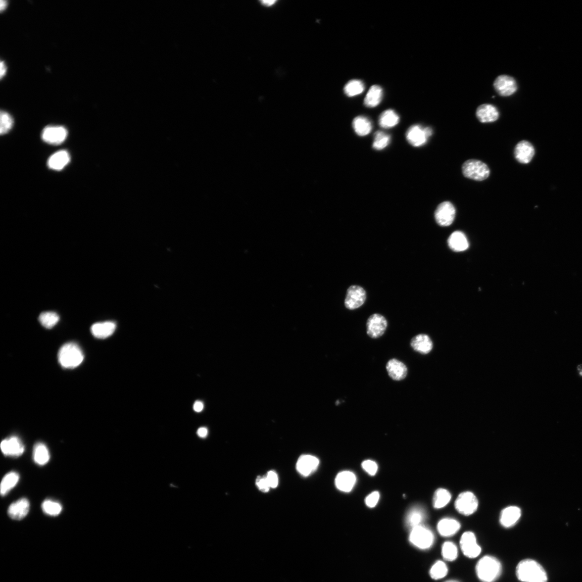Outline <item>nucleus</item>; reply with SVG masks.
Masks as SVG:
<instances>
[{
	"mask_svg": "<svg viewBox=\"0 0 582 582\" xmlns=\"http://www.w3.org/2000/svg\"><path fill=\"white\" fill-rule=\"evenodd\" d=\"M519 580L523 582H547L546 572L536 561L526 559L521 561L516 568Z\"/></svg>",
	"mask_w": 582,
	"mask_h": 582,
	"instance_id": "1",
	"label": "nucleus"
},
{
	"mask_svg": "<svg viewBox=\"0 0 582 582\" xmlns=\"http://www.w3.org/2000/svg\"><path fill=\"white\" fill-rule=\"evenodd\" d=\"M20 476L15 472H11L3 478L1 484V494L5 496L13 489L19 482Z\"/></svg>",
	"mask_w": 582,
	"mask_h": 582,
	"instance_id": "32",
	"label": "nucleus"
},
{
	"mask_svg": "<svg viewBox=\"0 0 582 582\" xmlns=\"http://www.w3.org/2000/svg\"><path fill=\"white\" fill-rule=\"evenodd\" d=\"M256 485L259 490L262 491L263 492H268L270 487L269 486L268 481H267L266 477H260L257 479Z\"/></svg>",
	"mask_w": 582,
	"mask_h": 582,
	"instance_id": "43",
	"label": "nucleus"
},
{
	"mask_svg": "<svg viewBox=\"0 0 582 582\" xmlns=\"http://www.w3.org/2000/svg\"><path fill=\"white\" fill-rule=\"evenodd\" d=\"M42 508L46 514L52 517L57 516L62 511V506L59 503L50 500H45Z\"/></svg>",
	"mask_w": 582,
	"mask_h": 582,
	"instance_id": "39",
	"label": "nucleus"
},
{
	"mask_svg": "<svg viewBox=\"0 0 582 582\" xmlns=\"http://www.w3.org/2000/svg\"><path fill=\"white\" fill-rule=\"evenodd\" d=\"M50 453L47 447L42 442L36 444L33 450V459L35 463L39 465H45L50 459Z\"/></svg>",
	"mask_w": 582,
	"mask_h": 582,
	"instance_id": "29",
	"label": "nucleus"
},
{
	"mask_svg": "<svg viewBox=\"0 0 582 582\" xmlns=\"http://www.w3.org/2000/svg\"><path fill=\"white\" fill-rule=\"evenodd\" d=\"M391 138L389 135L382 131L375 133L373 147L377 150H381L387 147L389 144Z\"/></svg>",
	"mask_w": 582,
	"mask_h": 582,
	"instance_id": "38",
	"label": "nucleus"
},
{
	"mask_svg": "<svg viewBox=\"0 0 582 582\" xmlns=\"http://www.w3.org/2000/svg\"><path fill=\"white\" fill-rule=\"evenodd\" d=\"M462 171L465 177L478 181L486 180L490 174L488 167L482 161L475 159L465 162Z\"/></svg>",
	"mask_w": 582,
	"mask_h": 582,
	"instance_id": "4",
	"label": "nucleus"
},
{
	"mask_svg": "<svg viewBox=\"0 0 582 582\" xmlns=\"http://www.w3.org/2000/svg\"><path fill=\"white\" fill-rule=\"evenodd\" d=\"M7 1H3V0H1V1H0V9H1V11H2L4 10L5 8L7 7Z\"/></svg>",
	"mask_w": 582,
	"mask_h": 582,
	"instance_id": "49",
	"label": "nucleus"
},
{
	"mask_svg": "<svg viewBox=\"0 0 582 582\" xmlns=\"http://www.w3.org/2000/svg\"><path fill=\"white\" fill-rule=\"evenodd\" d=\"M447 573L448 568L446 564L441 561L436 562L430 571V577L435 580L445 578Z\"/></svg>",
	"mask_w": 582,
	"mask_h": 582,
	"instance_id": "37",
	"label": "nucleus"
},
{
	"mask_svg": "<svg viewBox=\"0 0 582 582\" xmlns=\"http://www.w3.org/2000/svg\"><path fill=\"white\" fill-rule=\"evenodd\" d=\"M39 320L41 325L46 329H52L58 323L59 317L55 312H45L40 314Z\"/></svg>",
	"mask_w": 582,
	"mask_h": 582,
	"instance_id": "35",
	"label": "nucleus"
},
{
	"mask_svg": "<svg viewBox=\"0 0 582 582\" xmlns=\"http://www.w3.org/2000/svg\"><path fill=\"white\" fill-rule=\"evenodd\" d=\"M1 127H0V133L1 135H5L8 133L12 128L13 125V119L10 116V114L7 112L1 111Z\"/></svg>",
	"mask_w": 582,
	"mask_h": 582,
	"instance_id": "40",
	"label": "nucleus"
},
{
	"mask_svg": "<svg viewBox=\"0 0 582 582\" xmlns=\"http://www.w3.org/2000/svg\"><path fill=\"white\" fill-rule=\"evenodd\" d=\"M534 154L535 149L533 146L527 141L520 142L514 149L515 159L523 164L530 163L533 158Z\"/></svg>",
	"mask_w": 582,
	"mask_h": 582,
	"instance_id": "15",
	"label": "nucleus"
},
{
	"mask_svg": "<svg viewBox=\"0 0 582 582\" xmlns=\"http://www.w3.org/2000/svg\"><path fill=\"white\" fill-rule=\"evenodd\" d=\"M383 98V89L379 86H373L369 90L364 100V104L369 108L377 107L380 104Z\"/></svg>",
	"mask_w": 582,
	"mask_h": 582,
	"instance_id": "27",
	"label": "nucleus"
},
{
	"mask_svg": "<svg viewBox=\"0 0 582 582\" xmlns=\"http://www.w3.org/2000/svg\"><path fill=\"white\" fill-rule=\"evenodd\" d=\"M460 545L463 554L470 559H475L481 553L482 548L477 542L474 533L471 532L464 533L461 537Z\"/></svg>",
	"mask_w": 582,
	"mask_h": 582,
	"instance_id": "10",
	"label": "nucleus"
},
{
	"mask_svg": "<svg viewBox=\"0 0 582 582\" xmlns=\"http://www.w3.org/2000/svg\"><path fill=\"white\" fill-rule=\"evenodd\" d=\"M460 529L458 521L452 519H443L438 524L437 530L440 534L444 537H450L456 534Z\"/></svg>",
	"mask_w": 582,
	"mask_h": 582,
	"instance_id": "24",
	"label": "nucleus"
},
{
	"mask_svg": "<svg viewBox=\"0 0 582 582\" xmlns=\"http://www.w3.org/2000/svg\"><path fill=\"white\" fill-rule=\"evenodd\" d=\"M197 435L201 438H205L208 435V429L205 428H201L197 430Z\"/></svg>",
	"mask_w": 582,
	"mask_h": 582,
	"instance_id": "45",
	"label": "nucleus"
},
{
	"mask_svg": "<svg viewBox=\"0 0 582 582\" xmlns=\"http://www.w3.org/2000/svg\"><path fill=\"white\" fill-rule=\"evenodd\" d=\"M353 126L356 134L361 137L369 135L372 130L371 120L363 116L355 118L353 120Z\"/></svg>",
	"mask_w": 582,
	"mask_h": 582,
	"instance_id": "28",
	"label": "nucleus"
},
{
	"mask_svg": "<svg viewBox=\"0 0 582 582\" xmlns=\"http://www.w3.org/2000/svg\"><path fill=\"white\" fill-rule=\"evenodd\" d=\"M476 116L481 123H493L498 119L499 112L498 109L493 105L483 104L478 107Z\"/></svg>",
	"mask_w": 582,
	"mask_h": 582,
	"instance_id": "19",
	"label": "nucleus"
},
{
	"mask_svg": "<svg viewBox=\"0 0 582 582\" xmlns=\"http://www.w3.org/2000/svg\"><path fill=\"white\" fill-rule=\"evenodd\" d=\"M411 347L417 352L422 354H427L433 348L431 338L424 334L418 335L411 339Z\"/></svg>",
	"mask_w": 582,
	"mask_h": 582,
	"instance_id": "20",
	"label": "nucleus"
},
{
	"mask_svg": "<svg viewBox=\"0 0 582 582\" xmlns=\"http://www.w3.org/2000/svg\"><path fill=\"white\" fill-rule=\"evenodd\" d=\"M266 477L270 488H275L277 487L278 478L275 472L272 471L269 472Z\"/></svg>",
	"mask_w": 582,
	"mask_h": 582,
	"instance_id": "44",
	"label": "nucleus"
},
{
	"mask_svg": "<svg viewBox=\"0 0 582 582\" xmlns=\"http://www.w3.org/2000/svg\"><path fill=\"white\" fill-rule=\"evenodd\" d=\"M456 209L448 201L442 202L436 208L435 217L436 223L441 227H448L453 222L456 216Z\"/></svg>",
	"mask_w": 582,
	"mask_h": 582,
	"instance_id": "9",
	"label": "nucleus"
},
{
	"mask_svg": "<svg viewBox=\"0 0 582 582\" xmlns=\"http://www.w3.org/2000/svg\"><path fill=\"white\" fill-rule=\"evenodd\" d=\"M116 329V324L111 321H106L94 324L91 328V331L95 337L105 339L112 336Z\"/></svg>",
	"mask_w": 582,
	"mask_h": 582,
	"instance_id": "23",
	"label": "nucleus"
},
{
	"mask_svg": "<svg viewBox=\"0 0 582 582\" xmlns=\"http://www.w3.org/2000/svg\"><path fill=\"white\" fill-rule=\"evenodd\" d=\"M367 298L366 292L362 287L358 286L350 287L347 291L344 300V305L349 310H354L365 302Z\"/></svg>",
	"mask_w": 582,
	"mask_h": 582,
	"instance_id": "8",
	"label": "nucleus"
},
{
	"mask_svg": "<svg viewBox=\"0 0 582 582\" xmlns=\"http://www.w3.org/2000/svg\"><path fill=\"white\" fill-rule=\"evenodd\" d=\"M70 157L68 151L60 150L51 156L48 162V167L55 171H60L68 164Z\"/></svg>",
	"mask_w": 582,
	"mask_h": 582,
	"instance_id": "26",
	"label": "nucleus"
},
{
	"mask_svg": "<svg viewBox=\"0 0 582 582\" xmlns=\"http://www.w3.org/2000/svg\"><path fill=\"white\" fill-rule=\"evenodd\" d=\"M2 453L6 456L18 457L24 451V445L21 440L16 436L4 439L1 443Z\"/></svg>",
	"mask_w": 582,
	"mask_h": 582,
	"instance_id": "14",
	"label": "nucleus"
},
{
	"mask_svg": "<svg viewBox=\"0 0 582 582\" xmlns=\"http://www.w3.org/2000/svg\"><path fill=\"white\" fill-rule=\"evenodd\" d=\"M451 499V495L447 490L439 488L436 491L434 495V507L436 509L443 508L449 503Z\"/></svg>",
	"mask_w": 582,
	"mask_h": 582,
	"instance_id": "33",
	"label": "nucleus"
},
{
	"mask_svg": "<svg viewBox=\"0 0 582 582\" xmlns=\"http://www.w3.org/2000/svg\"><path fill=\"white\" fill-rule=\"evenodd\" d=\"M276 1H274V0H272V1H271V0H268V1H265V0H264V1H261V3L262 4L267 6V7H269V6L274 4L275 3H276Z\"/></svg>",
	"mask_w": 582,
	"mask_h": 582,
	"instance_id": "48",
	"label": "nucleus"
},
{
	"mask_svg": "<svg viewBox=\"0 0 582 582\" xmlns=\"http://www.w3.org/2000/svg\"><path fill=\"white\" fill-rule=\"evenodd\" d=\"M433 133L432 129L429 127H424L420 125H415L408 130L406 133V138L412 146L421 147L427 144Z\"/></svg>",
	"mask_w": 582,
	"mask_h": 582,
	"instance_id": "6",
	"label": "nucleus"
},
{
	"mask_svg": "<svg viewBox=\"0 0 582 582\" xmlns=\"http://www.w3.org/2000/svg\"><path fill=\"white\" fill-rule=\"evenodd\" d=\"M494 87L497 93L504 97L513 95L518 89L517 82L514 79L507 75L497 77L494 83Z\"/></svg>",
	"mask_w": 582,
	"mask_h": 582,
	"instance_id": "13",
	"label": "nucleus"
},
{
	"mask_svg": "<svg viewBox=\"0 0 582 582\" xmlns=\"http://www.w3.org/2000/svg\"><path fill=\"white\" fill-rule=\"evenodd\" d=\"M399 121L398 115L392 110H388L381 114L379 124L384 129H390L396 126Z\"/></svg>",
	"mask_w": 582,
	"mask_h": 582,
	"instance_id": "30",
	"label": "nucleus"
},
{
	"mask_svg": "<svg viewBox=\"0 0 582 582\" xmlns=\"http://www.w3.org/2000/svg\"><path fill=\"white\" fill-rule=\"evenodd\" d=\"M58 358L63 367L72 369L81 365L84 360V355L77 344L70 342L64 344L60 348Z\"/></svg>",
	"mask_w": 582,
	"mask_h": 582,
	"instance_id": "3",
	"label": "nucleus"
},
{
	"mask_svg": "<svg viewBox=\"0 0 582 582\" xmlns=\"http://www.w3.org/2000/svg\"><path fill=\"white\" fill-rule=\"evenodd\" d=\"M367 333L372 339H378L385 333L388 322L383 315L375 313L370 316L367 321Z\"/></svg>",
	"mask_w": 582,
	"mask_h": 582,
	"instance_id": "11",
	"label": "nucleus"
},
{
	"mask_svg": "<svg viewBox=\"0 0 582 582\" xmlns=\"http://www.w3.org/2000/svg\"><path fill=\"white\" fill-rule=\"evenodd\" d=\"M380 499V493L378 492H374L370 494L366 498L365 502L366 505L370 508H373L377 506Z\"/></svg>",
	"mask_w": 582,
	"mask_h": 582,
	"instance_id": "42",
	"label": "nucleus"
},
{
	"mask_svg": "<svg viewBox=\"0 0 582 582\" xmlns=\"http://www.w3.org/2000/svg\"><path fill=\"white\" fill-rule=\"evenodd\" d=\"M386 369L390 378L394 381H401L407 377L408 368L404 363L396 359L388 361Z\"/></svg>",
	"mask_w": 582,
	"mask_h": 582,
	"instance_id": "17",
	"label": "nucleus"
},
{
	"mask_svg": "<svg viewBox=\"0 0 582 582\" xmlns=\"http://www.w3.org/2000/svg\"><path fill=\"white\" fill-rule=\"evenodd\" d=\"M0 69H1V71H0V76H1V78H2L3 76H4L6 70H7L5 65L2 61L1 62V65H0Z\"/></svg>",
	"mask_w": 582,
	"mask_h": 582,
	"instance_id": "47",
	"label": "nucleus"
},
{
	"mask_svg": "<svg viewBox=\"0 0 582 582\" xmlns=\"http://www.w3.org/2000/svg\"><path fill=\"white\" fill-rule=\"evenodd\" d=\"M520 509L516 506L506 508L501 512L500 523L505 528H509L516 524L521 517Z\"/></svg>",
	"mask_w": 582,
	"mask_h": 582,
	"instance_id": "22",
	"label": "nucleus"
},
{
	"mask_svg": "<svg viewBox=\"0 0 582 582\" xmlns=\"http://www.w3.org/2000/svg\"><path fill=\"white\" fill-rule=\"evenodd\" d=\"M448 246L456 252H462L468 249L469 244L465 234L461 232L453 233L448 240Z\"/></svg>",
	"mask_w": 582,
	"mask_h": 582,
	"instance_id": "25",
	"label": "nucleus"
},
{
	"mask_svg": "<svg viewBox=\"0 0 582 582\" xmlns=\"http://www.w3.org/2000/svg\"><path fill=\"white\" fill-rule=\"evenodd\" d=\"M356 482V478L353 472L343 471L338 475L336 479V485L338 489L344 492H349L353 488Z\"/></svg>",
	"mask_w": 582,
	"mask_h": 582,
	"instance_id": "21",
	"label": "nucleus"
},
{
	"mask_svg": "<svg viewBox=\"0 0 582 582\" xmlns=\"http://www.w3.org/2000/svg\"><path fill=\"white\" fill-rule=\"evenodd\" d=\"M409 538L411 543L415 547L423 550L432 547L435 541L432 531L422 525L411 530Z\"/></svg>",
	"mask_w": 582,
	"mask_h": 582,
	"instance_id": "5",
	"label": "nucleus"
},
{
	"mask_svg": "<svg viewBox=\"0 0 582 582\" xmlns=\"http://www.w3.org/2000/svg\"><path fill=\"white\" fill-rule=\"evenodd\" d=\"M319 459L311 455H302L296 463V470L305 477L310 475L318 468Z\"/></svg>",
	"mask_w": 582,
	"mask_h": 582,
	"instance_id": "16",
	"label": "nucleus"
},
{
	"mask_svg": "<svg viewBox=\"0 0 582 582\" xmlns=\"http://www.w3.org/2000/svg\"><path fill=\"white\" fill-rule=\"evenodd\" d=\"M365 85L359 80H352L345 85L344 92L349 97H354L362 94L365 90Z\"/></svg>",
	"mask_w": 582,
	"mask_h": 582,
	"instance_id": "34",
	"label": "nucleus"
},
{
	"mask_svg": "<svg viewBox=\"0 0 582 582\" xmlns=\"http://www.w3.org/2000/svg\"><path fill=\"white\" fill-rule=\"evenodd\" d=\"M30 510V503L28 499L22 498L11 504L8 508L9 517L15 520H21L25 518Z\"/></svg>",
	"mask_w": 582,
	"mask_h": 582,
	"instance_id": "18",
	"label": "nucleus"
},
{
	"mask_svg": "<svg viewBox=\"0 0 582 582\" xmlns=\"http://www.w3.org/2000/svg\"><path fill=\"white\" fill-rule=\"evenodd\" d=\"M362 467L363 470L371 476L375 475L378 470L377 464L371 460L364 461L362 464Z\"/></svg>",
	"mask_w": 582,
	"mask_h": 582,
	"instance_id": "41",
	"label": "nucleus"
},
{
	"mask_svg": "<svg viewBox=\"0 0 582 582\" xmlns=\"http://www.w3.org/2000/svg\"><path fill=\"white\" fill-rule=\"evenodd\" d=\"M476 572L478 579L483 582H494L501 574V564L494 557L485 556L477 563Z\"/></svg>",
	"mask_w": 582,
	"mask_h": 582,
	"instance_id": "2",
	"label": "nucleus"
},
{
	"mask_svg": "<svg viewBox=\"0 0 582 582\" xmlns=\"http://www.w3.org/2000/svg\"><path fill=\"white\" fill-rule=\"evenodd\" d=\"M425 517V514L422 509L419 507H415L411 509L408 513L407 519H406V523L412 530L417 526L422 525Z\"/></svg>",
	"mask_w": 582,
	"mask_h": 582,
	"instance_id": "31",
	"label": "nucleus"
},
{
	"mask_svg": "<svg viewBox=\"0 0 582 582\" xmlns=\"http://www.w3.org/2000/svg\"><path fill=\"white\" fill-rule=\"evenodd\" d=\"M445 582H458L456 580H448V581H447Z\"/></svg>",
	"mask_w": 582,
	"mask_h": 582,
	"instance_id": "50",
	"label": "nucleus"
},
{
	"mask_svg": "<svg viewBox=\"0 0 582 582\" xmlns=\"http://www.w3.org/2000/svg\"><path fill=\"white\" fill-rule=\"evenodd\" d=\"M68 136V131L62 126H47L44 130L42 138L51 145H59L63 143Z\"/></svg>",
	"mask_w": 582,
	"mask_h": 582,
	"instance_id": "12",
	"label": "nucleus"
},
{
	"mask_svg": "<svg viewBox=\"0 0 582 582\" xmlns=\"http://www.w3.org/2000/svg\"><path fill=\"white\" fill-rule=\"evenodd\" d=\"M458 548L453 542H446L442 545L441 554L444 559L447 561H453L458 557Z\"/></svg>",
	"mask_w": 582,
	"mask_h": 582,
	"instance_id": "36",
	"label": "nucleus"
},
{
	"mask_svg": "<svg viewBox=\"0 0 582 582\" xmlns=\"http://www.w3.org/2000/svg\"><path fill=\"white\" fill-rule=\"evenodd\" d=\"M454 506L460 514L469 516L477 510L478 501L474 493L465 492L459 495Z\"/></svg>",
	"mask_w": 582,
	"mask_h": 582,
	"instance_id": "7",
	"label": "nucleus"
},
{
	"mask_svg": "<svg viewBox=\"0 0 582 582\" xmlns=\"http://www.w3.org/2000/svg\"><path fill=\"white\" fill-rule=\"evenodd\" d=\"M204 408V405L202 402L200 401H196L194 405V410L197 412H201Z\"/></svg>",
	"mask_w": 582,
	"mask_h": 582,
	"instance_id": "46",
	"label": "nucleus"
}]
</instances>
